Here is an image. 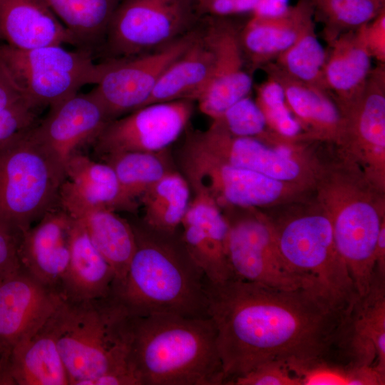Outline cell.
<instances>
[{
    "label": "cell",
    "mask_w": 385,
    "mask_h": 385,
    "mask_svg": "<svg viewBox=\"0 0 385 385\" xmlns=\"http://www.w3.org/2000/svg\"><path fill=\"white\" fill-rule=\"evenodd\" d=\"M224 384L269 361L331 359L346 312L304 289L207 279Z\"/></svg>",
    "instance_id": "1"
},
{
    "label": "cell",
    "mask_w": 385,
    "mask_h": 385,
    "mask_svg": "<svg viewBox=\"0 0 385 385\" xmlns=\"http://www.w3.org/2000/svg\"><path fill=\"white\" fill-rule=\"evenodd\" d=\"M128 219L135 250L124 279L113 285L109 296L130 317H210L207 278L187 250L180 228L155 229L136 215Z\"/></svg>",
    "instance_id": "2"
},
{
    "label": "cell",
    "mask_w": 385,
    "mask_h": 385,
    "mask_svg": "<svg viewBox=\"0 0 385 385\" xmlns=\"http://www.w3.org/2000/svg\"><path fill=\"white\" fill-rule=\"evenodd\" d=\"M128 359L139 385L224 384L210 317L129 316Z\"/></svg>",
    "instance_id": "3"
},
{
    "label": "cell",
    "mask_w": 385,
    "mask_h": 385,
    "mask_svg": "<svg viewBox=\"0 0 385 385\" xmlns=\"http://www.w3.org/2000/svg\"><path fill=\"white\" fill-rule=\"evenodd\" d=\"M128 318L109 295L62 299L48 322L70 385H139L128 359Z\"/></svg>",
    "instance_id": "4"
},
{
    "label": "cell",
    "mask_w": 385,
    "mask_h": 385,
    "mask_svg": "<svg viewBox=\"0 0 385 385\" xmlns=\"http://www.w3.org/2000/svg\"><path fill=\"white\" fill-rule=\"evenodd\" d=\"M314 192L332 223L337 248L355 290L362 297L375 272L376 245L385 222V192L338 153L337 160L321 162Z\"/></svg>",
    "instance_id": "5"
},
{
    "label": "cell",
    "mask_w": 385,
    "mask_h": 385,
    "mask_svg": "<svg viewBox=\"0 0 385 385\" xmlns=\"http://www.w3.org/2000/svg\"><path fill=\"white\" fill-rule=\"evenodd\" d=\"M33 126L0 145V220L22 233L58 205L66 179L64 165Z\"/></svg>",
    "instance_id": "6"
},
{
    "label": "cell",
    "mask_w": 385,
    "mask_h": 385,
    "mask_svg": "<svg viewBox=\"0 0 385 385\" xmlns=\"http://www.w3.org/2000/svg\"><path fill=\"white\" fill-rule=\"evenodd\" d=\"M316 204L309 211L270 217L279 249L309 291L347 312L359 297L337 248L332 223Z\"/></svg>",
    "instance_id": "7"
},
{
    "label": "cell",
    "mask_w": 385,
    "mask_h": 385,
    "mask_svg": "<svg viewBox=\"0 0 385 385\" xmlns=\"http://www.w3.org/2000/svg\"><path fill=\"white\" fill-rule=\"evenodd\" d=\"M177 150L175 164L193 194L212 199L220 209L267 207L300 202L312 189L232 165L204 148L190 129Z\"/></svg>",
    "instance_id": "8"
},
{
    "label": "cell",
    "mask_w": 385,
    "mask_h": 385,
    "mask_svg": "<svg viewBox=\"0 0 385 385\" xmlns=\"http://www.w3.org/2000/svg\"><path fill=\"white\" fill-rule=\"evenodd\" d=\"M199 19L193 0H120L95 59L131 57L163 48L193 30Z\"/></svg>",
    "instance_id": "9"
},
{
    "label": "cell",
    "mask_w": 385,
    "mask_h": 385,
    "mask_svg": "<svg viewBox=\"0 0 385 385\" xmlns=\"http://www.w3.org/2000/svg\"><path fill=\"white\" fill-rule=\"evenodd\" d=\"M0 57L24 95L39 108L51 107L100 80L99 63L88 51L50 45L22 50L0 42Z\"/></svg>",
    "instance_id": "10"
},
{
    "label": "cell",
    "mask_w": 385,
    "mask_h": 385,
    "mask_svg": "<svg viewBox=\"0 0 385 385\" xmlns=\"http://www.w3.org/2000/svg\"><path fill=\"white\" fill-rule=\"evenodd\" d=\"M222 211L228 225L227 253L233 277L279 289L309 290L285 264L270 216L255 207Z\"/></svg>",
    "instance_id": "11"
},
{
    "label": "cell",
    "mask_w": 385,
    "mask_h": 385,
    "mask_svg": "<svg viewBox=\"0 0 385 385\" xmlns=\"http://www.w3.org/2000/svg\"><path fill=\"white\" fill-rule=\"evenodd\" d=\"M190 131L204 148L232 165L314 190L321 162L297 142L234 136L211 124Z\"/></svg>",
    "instance_id": "12"
},
{
    "label": "cell",
    "mask_w": 385,
    "mask_h": 385,
    "mask_svg": "<svg viewBox=\"0 0 385 385\" xmlns=\"http://www.w3.org/2000/svg\"><path fill=\"white\" fill-rule=\"evenodd\" d=\"M197 24L170 44L131 57L99 61L101 75L93 89L110 120L143 107L161 75L192 43Z\"/></svg>",
    "instance_id": "13"
},
{
    "label": "cell",
    "mask_w": 385,
    "mask_h": 385,
    "mask_svg": "<svg viewBox=\"0 0 385 385\" xmlns=\"http://www.w3.org/2000/svg\"><path fill=\"white\" fill-rule=\"evenodd\" d=\"M344 132L338 153L356 164L376 187L385 191V71L371 70L358 98L342 109Z\"/></svg>",
    "instance_id": "14"
},
{
    "label": "cell",
    "mask_w": 385,
    "mask_h": 385,
    "mask_svg": "<svg viewBox=\"0 0 385 385\" xmlns=\"http://www.w3.org/2000/svg\"><path fill=\"white\" fill-rule=\"evenodd\" d=\"M195 101L150 103L110 120L92 144L100 157L122 152H156L170 148L184 131Z\"/></svg>",
    "instance_id": "15"
},
{
    "label": "cell",
    "mask_w": 385,
    "mask_h": 385,
    "mask_svg": "<svg viewBox=\"0 0 385 385\" xmlns=\"http://www.w3.org/2000/svg\"><path fill=\"white\" fill-rule=\"evenodd\" d=\"M199 27L214 57L212 75L196 101L200 111L214 119L252 88V78L245 67L240 31L226 17L203 16Z\"/></svg>",
    "instance_id": "16"
},
{
    "label": "cell",
    "mask_w": 385,
    "mask_h": 385,
    "mask_svg": "<svg viewBox=\"0 0 385 385\" xmlns=\"http://www.w3.org/2000/svg\"><path fill=\"white\" fill-rule=\"evenodd\" d=\"M63 299L24 271L0 283V359L7 364L13 348L36 333Z\"/></svg>",
    "instance_id": "17"
},
{
    "label": "cell",
    "mask_w": 385,
    "mask_h": 385,
    "mask_svg": "<svg viewBox=\"0 0 385 385\" xmlns=\"http://www.w3.org/2000/svg\"><path fill=\"white\" fill-rule=\"evenodd\" d=\"M334 354L344 364L372 366L385 374V277L374 274L368 292L346 313Z\"/></svg>",
    "instance_id": "18"
},
{
    "label": "cell",
    "mask_w": 385,
    "mask_h": 385,
    "mask_svg": "<svg viewBox=\"0 0 385 385\" xmlns=\"http://www.w3.org/2000/svg\"><path fill=\"white\" fill-rule=\"evenodd\" d=\"M110 120L92 89L49 107L47 115L33 126V131L65 166L68 158L81 147L93 143Z\"/></svg>",
    "instance_id": "19"
},
{
    "label": "cell",
    "mask_w": 385,
    "mask_h": 385,
    "mask_svg": "<svg viewBox=\"0 0 385 385\" xmlns=\"http://www.w3.org/2000/svg\"><path fill=\"white\" fill-rule=\"evenodd\" d=\"M71 216L58 205L21 235V269L61 295L70 259Z\"/></svg>",
    "instance_id": "20"
},
{
    "label": "cell",
    "mask_w": 385,
    "mask_h": 385,
    "mask_svg": "<svg viewBox=\"0 0 385 385\" xmlns=\"http://www.w3.org/2000/svg\"><path fill=\"white\" fill-rule=\"evenodd\" d=\"M58 205L83 227L94 246L111 265L115 277L113 284L120 282L135 247L128 219L112 210L90 205L72 190L66 179L60 189Z\"/></svg>",
    "instance_id": "21"
},
{
    "label": "cell",
    "mask_w": 385,
    "mask_h": 385,
    "mask_svg": "<svg viewBox=\"0 0 385 385\" xmlns=\"http://www.w3.org/2000/svg\"><path fill=\"white\" fill-rule=\"evenodd\" d=\"M180 230L187 250L209 282L233 277L227 253V222L212 199L193 194Z\"/></svg>",
    "instance_id": "22"
},
{
    "label": "cell",
    "mask_w": 385,
    "mask_h": 385,
    "mask_svg": "<svg viewBox=\"0 0 385 385\" xmlns=\"http://www.w3.org/2000/svg\"><path fill=\"white\" fill-rule=\"evenodd\" d=\"M268 75L282 85L291 113L302 129V140H315L338 145L344 118L339 105L324 88L294 80L274 64L267 66Z\"/></svg>",
    "instance_id": "23"
},
{
    "label": "cell",
    "mask_w": 385,
    "mask_h": 385,
    "mask_svg": "<svg viewBox=\"0 0 385 385\" xmlns=\"http://www.w3.org/2000/svg\"><path fill=\"white\" fill-rule=\"evenodd\" d=\"M0 42L22 50L63 44L79 48L43 0H0Z\"/></svg>",
    "instance_id": "24"
},
{
    "label": "cell",
    "mask_w": 385,
    "mask_h": 385,
    "mask_svg": "<svg viewBox=\"0 0 385 385\" xmlns=\"http://www.w3.org/2000/svg\"><path fill=\"white\" fill-rule=\"evenodd\" d=\"M314 19L308 0H298L277 16L252 15L240 31L245 56L254 66L277 57L314 26Z\"/></svg>",
    "instance_id": "25"
},
{
    "label": "cell",
    "mask_w": 385,
    "mask_h": 385,
    "mask_svg": "<svg viewBox=\"0 0 385 385\" xmlns=\"http://www.w3.org/2000/svg\"><path fill=\"white\" fill-rule=\"evenodd\" d=\"M71 217L70 259L62 281L61 296L70 301L106 297L115 281L114 271L83 227Z\"/></svg>",
    "instance_id": "26"
},
{
    "label": "cell",
    "mask_w": 385,
    "mask_h": 385,
    "mask_svg": "<svg viewBox=\"0 0 385 385\" xmlns=\"http://www.w3.org/2000/svg\"><path fill=\"white\" fill-rule=\"evenodd\" d=\"M329 44L323 85L343 109L362 92L371 71L372 58L356 29L339 34Z\"/></svg>",
    "instance_id": "27"
},
{
    "label": "cell",
    "mask_w": 385,
    "mask_h": 385,
    "mask_svg": "<svg viewBox=\"0 0 385 385\" xmlns=\"http://www.w3.org/2000/svg\"><path fill=\"white\" fill-rule=\"evenodd\" d=\"M7 366L14 385H70L48 319L13 348Z\"/></svg>",
    "instance_id": "28"
},
{
    "label": "cell",
    "mask_w": 385,
    "mask_h": 385,
    "mask_svg": "<svg viewBox=\"0 0 385 385\" xmlns=\"http://www.w3.org/2000/svg\"><path fill=\"white\" fill-rule=\"evenodd\" d=\"M213 66L212 52L202 36L197 23L195 39L165 69L144 106L178 100L195 102L210 81Z\"/></svg>",
    "instance_id": "29"
},
{
    "label": "cell",
    "mask_w": 385,
    "mask_h": 385,
    "mask_svg": "<svg viewBox=\"0 0 385 385\" xmlns=\"http://www.w3.org/2000/svg\"><path fill=\"white\" fill-rule=\"evenodd\" d=\"M65 173L72 190L90 205L117 212L138 213L139 205L125 194L115 172L107 163L76 152L66 160Z\"/></svg>",
    "instance_id": "30"
},
{
    "label": "cell",
    "mask_w": 385,
    "mask_h": 385,
    "mask_svg": "<svg viewBox=\"0 0 385 385\" xmlns=\"http://www.w3.org/2000/svg\"><path fill=\"white\" fill-rule=\"evenodd\" d=\"M94 58L120 0H43Z\"/></svg>",
    "instance_id": "31"
},
{
    "label": "cell",
    "mask_w": 385,
    "mask_h": 385,
    "mask_svg": "<svg viewBox=\"0 0 385 385\" xmlns=\"http://www.w3.org/2000/svg\"><path fill=\"white\" fill-rule=\"evenodd\" d=\"M190 187L178 170L171 171L153 185L140 198V219L158 230H178L188 209Z\"/></svg>",
    "instance_id": "32"
},
{
    "label": "cell",
    "mask_w": 385,
    "mask_h": 385,
    "mask_svg": "<svg viewBox=\"0 0 385 385\" xmlns=\"http://www.w3.org/2000/svg\"><path fill=\"white\" fill-rule=\"evenodd\" d=\"M101 158L113 168L125 194L138 205L140 198L153 185L178 170L170 148L156 152L117 153Z\"/></svg>",
    "instance_id": "33"
},
{
    "label": "cell",
    "mask_w": 385,
    "mask_h": 385,
    "mask_svg": "<svg viewBox=\"0 0 385 385\" xmlns=\"http://www.w3.org/2000/svg\"><path fill=\"white\" fill-rule=\"evenodd\" d=\"M301 385H384L385 374L372 366H357L327 359L286 364Z\"/></svg>",
    "instance_id": "34"
},
{
    "label": "cell",
    "mask_w": 385,
    "mask_h": 385,
    "mask_svg": "<svg viewBox=\"0 0 385 385\" xmlns=\"http://www.w3.org/2000/svg\"><path fill=\"white\" fill-rule=\"evenodd\" d=\"M327 56V51L319 42L312 26L275 58L274 65L294 80L324 88L323 70Z\"/></svg>",
    "instance_id": "35"
},
{
    "label": "cell",
    "mask_w": 385,
    "mask_h": 385,
    "mask_svg": "<svg viewBox=\"0 0 385 385\" xmlns=\"http://www.w3.org/2000/svg\"><path fill=\"white\" fill-rule=\"evenodd\" d=\"M325 26L328 41L369 22L385 9V0H308Z\"/></svg>",
    "instance_id": "36"
},
{
    "label": "cell",
    "mask_w": 385,
    "mask_h": 385,
    "mask_svg": "<svg viewBox=\"0 0 385 385\" xmlns=\"http://www.w3.org/2000/svg\"><path fill=\"white\" fill-rule=\"evenodd\" d=\"M255 101L262 112L270 131L286 140H302V129L289 109L279 82L268 75L259 85Z\"/></svg>",
    "instance_id": "37"
},
{
    "label": "cell",
    "mask_w": 385,
    "mask_h": 385,
    "mask_svg": "<svg viewBox=\"0 0 385 385\" xmlns=\"http://www.w3.org/2000/svg\"><path fill=\"white\" fill-rule=\"evenodd\" d=\"M211 125L237 137L267 140L272 134L262 112L250 95L236 101L219 116L212 119Z\"/></svg>",
    "instance_id": "38"
},
{
    "label": "cell",
    "mask_w": 385,
    "mask_h": 385,
    "mask_svg": "<svg viewBox=\"0 0 385 385\" xmlns=\"http://www.w3.org/2000/svg\"><path fill=\"white\" fill-rule=\"evenodd\" d=\"M231 385H301L282 361H269L228 382Z\"/></svg>",
    "instance_id": "39"
},
{
    "label": "cell",
    "mask_w": 385,
    "mask_h": 385,
    "mask_svg": "<svg viewBox=\"0 0 385 385\" xmlns=\"http://www.w3.org/2000/svg\"><path fill=\"white\" fill-rule=\"evenodd\" d=\"M41 108L24 98L0 113V145L17 133L30 128L39 120Z\"/></svg>",
    "instance_id": "40"
},
{
    "label": "cell",
    "mask_w": 385,
    "mask_h": 385,
    "mask_svg": "<svg viewBox=\"0 0 385 385\" xmlns=\"http://www.w3.org/2000/svg\"><path fill=\"white\" fill-rule=\"evenodd\" d=\"M22 232L0 220V283L21 268L19 247Z\"/></svg>",
    "instance_id": "41"
},
{
    "label": "cell",
    "mask_w": 385,
    "mask_h": 385,
    "mask_svg": "<svg viewBox=\"0 0 385 385\" xmlns=\"http://www.w3.org/2000/svg\"><path fill=\"white\" fill-rule=\"evenodd\" d=\"M370 56L385 62V9L369 22L356 29Z\"/></svg>",
    "instance_id": "42"
},
{
    "label": "cell",
    "mask_w": 385,
    "mask_h": 385,
    "mask_svg": "<svg viewBox=\"0 0 385 385\" xmlns=\"http://www.w3.org/2000/svg\"><path fill=\"white\" fill-rule=\"evenodd\" d=\"M26 98L9 67L0 57V113Z\"/></svg>",
    "instance_id": "43"
},
{
    "label": "cell",
    "mask_w": 385,
    "mask_h": 385,
    "mask_svg": "<svg viewBox=\"0 0 385 385\" xmlns=\"http://www.w3.org/2000/svg\"><path fill=\"white\" fill-rule=\"evenodd\" d=\"M289 0H259L252 15L274 16L282 14L288 7Z\"/></svg>",
    "instance_id": "44"
},
{
    "label": "cell",
    "mask_w": 385,
    "mask_h": 385,
    "mask_svg": "<svg viewBox=\"0 0 385 385\" xmlns=\"http://www.w3.org/2000/svg\"><path fill=\"white\" fill-rule=\"evenodd\" d=\"M385 277V222H383L377 238L375 250V272Z\"/></svg>",
    "instance_id": "45"
},
{
    "label": "cell",
    "mask_w": 385,
    "mask_h": 385,
    "mask_svg": "<svg viewBox=\"0 0 385 385\" xmlns=\"http://www.w3.org/2000/svg\"><path fill=\"white\" fill-rule=\"evenodd\" d=\"M0 385H14L6 362L0 359Z\"/></svg>",
    "instance_id": "46"
},
{
    "label": "cell",
    "mask_w": 385,
    "mask_h": 385,
    "mask_svg": "<svg viewBox=\"0 0 385 385\" xmlns=\"http://www.w3.org/2000/svg\"><path fill=\"white\" fill-rule=\"evenodd\" d=\"M193 1H194V2L195 3V4L197 5V4L198 3V1H199L200 0H193Z\"/></svg>",
    "instance_id": "47"
}]
</instances>
